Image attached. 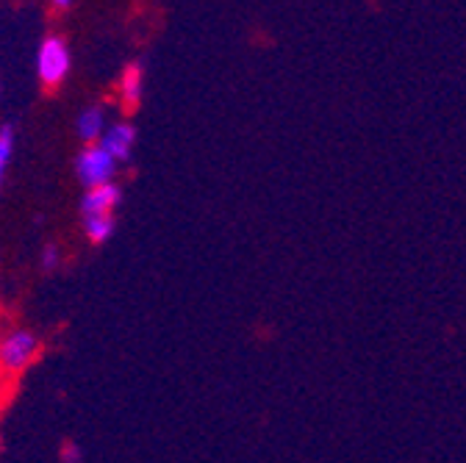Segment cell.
<instances>
[{"mask_svg": "<svg viewBox=\"0 0 466 463\" xmlns=\"http://www.w3.org/2000/svg\"><path fill=\"white\" fill-rule=\"evenodd\" d=\"M97 145H100L116 164H126V161H131L134 147H137V128H134L128 120L111 123Z\"/></svg>", "mask_w": 466, "mask_h": 463, "instance_id": "5", "label": "cell"}, {"mask_svg": "<svg viewBox=\"0 0 466 463\" xmlns=\"http://www.w3.org/2000/svg\"><path fill=\"white\" fill-rule=\"evenodd\" d=\"M84 225V237L89 245L100 247L106 245L111 237H114V230H116V216H97V219H81Z\"/></svg>", "mask_w": 466, "mask_h": 463, "instance_id": "8", "label": "cell"}, {"mask_svg": "<svg viewBox=\"0 0 466 463\" xmlns=\"http://www.w3.org/2000/svg\"><path fill=\"white\" fill-rule=\"evenodd\" d=\"M39 264H42L45 272H56L58 267L65 264V250L58 247L56 242H47V245L42 247V253H39Z\"/></svg>", "mask_w": 466, "mask_h": 463, "instance_id": "10", "label": "cell"}, {"mask_svg": "<svg viewBox=\"0 0 466 463\" xmlns=\"http://www.w3.org/2000/svg\"><path fill=\"white\" fill-rule=\"evenodd\" d=\"M62 463H84V449H81V444L78 441H73V438H67L65 444H62Z\"/></svg>", "mask_w": 466, "mask_h": 463, "instance_id": "11", "label": "cell"}, {"mask_svg": "<svg viewBox=\"0 0 466 463\" xmlns=\"http://www.w3.org/2000/svg\"><path fill=\"white\" fill-rule=\"evenodd\" d=\"M116 169H120V164H116L100 145H84L81 153L76 156V176L84 192L103 186V184H114Z\"/></svg>", "mask_w": 466, "mask_h": 463, "instance_id": "3", "label": "cell"}, {"mask_svg": "<svg viewBox=\"0 0 466 463\" xmlns=\"http://www.w3.org/2000/svg\"><path fill=\"white\" fill-rule=\"evenodd\" d=\"M15 145H17L15 126L12 123H4V126H0V189H4L6 172H9L12 158H15Z\"/></svg>", "mask_w": 466, "mask_h": 463, "instance_id": "9", "label": "cell"}, {"mask_svg": "<svg viewBox=\"0 0 466 463\" xmlns=\"http://www.w3.org/2000/svg\"><path fill=\"white\" fill-rule=\"evenodd\" d=\"M0 452H4V441H0Z\"/></svg>", "mask_w": 466, "mask_h": 463, "instance_id": "14", "label": "cell"}, {"mask_svg": "<svg viewBox=\"0 0 466 463\" xmlns=\"http://www.w3.org/2000/svg\"><path fill=\"white\" fill-rule=\"evenodd\" d=\"M73 4H76V0H50V6H53L56 12H67Z\"/></svg>", "mask_w": 466, "mask_h": 463, "instance_id": "12", "label": "cell"}, {"mask_svg": "<svg viewBox=\"0 0 466 463\" xmlns=\"http://www.w3.org/2000/svg\"><path fill=\"white\" fill-rule=\"evenodd\" d=\"M145 97V67L139 62H131L123 67L120 78H116V100L126 114H134L142 106Z\"/></svg>", "mask_w": 466, "mask_h": 463, "instance_id": "6", "label": "cell"}, {"mask_svg": "<svg viewBox=\"0 0 466 463\" xmlns=\"http://www.w3.org/2000/svg\"><path fill=\"white\" fill-rule=\"evenodd\" d=\"M108 126H111V123H108L106 108H103L100 103L81 108V114L76 117V134H78V139H81L84 145H97V142L103 139V134H106Z\"/></svg>", "mask_w": 466, "mask_h": 463, "instance_id": "7", "label": "cell"}, {"mask_svg": "<svg viewBox=\"0 0 466 463\" xmlns=\"http://www.w3.org/2000/svg\"><path fill=\"white\" fill-rule=\"evenodd\" d=\"M42 356V338L31 327L12 325L0 330V377L25 375Z\"/></svg>", "mask_w": 466, "mask_h": 463, "instance_id": "1", "label": "cell"}, {"mask_svg": "<svg viewBox=\"0 0 466 463\" xmlns=\"http://www.w3.org/2000/svg\"><path fill=\"white\" fill-rule=\"evenodd\" d=\"M73 70V53H70V45L65 36L58 34H47L42 42H39V50H36V75H39V84L53 92L58 89L67 75Z\"/></svg>", "mask_w": 466, "mask_h": 463, "instance_id": "2", "label": "cell"}, {"mask_svg": "<svg viewBox=\"0 0 466 463\" xmlns=\"http://www.w3.org/2000/svg\"><path fill=\"white\" fill-rule=\"evenodd\" d=\"M123 203V189L120 184H103L95 189H86L81 197V219H97V216H116V208Z\"/></svg>", "mask_w": 466, "mask_h": 463, "instance_id": "4", "label": "cell"}, {"mask_svg": "<svg viewBox=\"0 0 466 463\" xmlns=\"http://www.w3.org/2000/svg\"><path fill=\"white\" fill-rule=\"evenodd\" d=\"M4 92H6V89H4V78H0V103H4Z\"/></svg>", "mask_w": 466, "mask_h": 463, "instance_id": "13", "label": "cell"}]
</instances>
